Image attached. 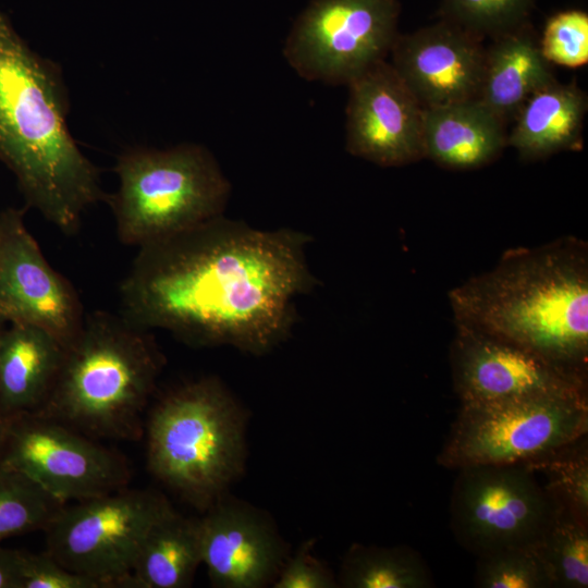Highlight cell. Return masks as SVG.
Returning <instances> with one entry per match:
<instances>
[{
  "label": "cell",
  "mask_w": 588,
  "mask_h": 588,
  "mask_svg": "<svg viewBox=\"0 0 588 588\" xmlns=\"http://www.w3.org/2000/svg\"><path fill=\"white\" fill-rule=\"evenodd\" d=\"M24 216L22 208L0 212V322L40 327L66 347L86 313L73 284L44 256Z\"/></svg>",
  "instance_id": "cell-13"
},
{
  "label": "cell",
  "mask_w": 588,
  "mask_h": 588,
  "mask_svg": "<svg viewBox=\"0 0 588 588\" xmlns=\"http://www.w3.org/2000/svg\"><path fill=\"white\" fill-rule=\"evenodd\" d=\"M0 463L68 504L125 488L130 469L118 453L36 413L11 418Z\"/></svg>",
  "instance_id": "cell-11"
},
{
  "label": "cell",
  "mask_w": 588,
  "mask_h": 588,
  "mask_svg": "<svg viewBox=\"0 0 588 588\" xmlns=\"http://www.w3.org/2000/svg\"><path fill=\"white\" fill-rule=\"evenodd\" d=\"M535 548L552 587H588V524L558 506Z\"/></svg>",
  "instance_id": "cell-23"
},
{
  "label": "cell",
  "mask_w": 588,
  "mask_h": 588,
  "mask_svg": "<svg viewBox=\"0 0 588 588\" xmlns=\"http://www.w3.org/2000/svg\"><path fill=\"white\" fill-rule=\"evenodd\" d=\"M220 497L199 518L201 561L220 588H261L275 580L285 543L268 516Z\"/></svg>",
  "instance_id": "cell-16"
},
{
  "label": "cell",
  "mask_w": 588,
  "mask_h": 588,
  "mask_svg": "<svg viewBox=\"0 0 588 588\" xmlns=\"http://www.w3.org/2000/svg\"><path fill=\"white\" fill-rule=\"evenodd\" d=\"M524 465L542 475V486L559 506L588 524L587 436Z\"/></svg>",
  "instance_id": "cell-25"
},
{
  "label": "cell",
  "mask_w": 588,
  "mask_h": 588,
  "mask_svg": "<svg viewBox=\"0 0 588 588\" xmlns=\"http://www.w3.org/2000/svg\"><path fill=\"white\" fill-rule=\"evenodd\" d=\"M65 346L47 330L7 323L0 336V415L34 413L48 397Z\"/></svg>",
  "instance_id": "cell-17"
},
{
  "label": "cell",
  "mask_w": 588,
  "mask_h": 588,
  "mask_svg": "<svg viewBox=\"0 0 588 588\" xmlns=\"http://www.w3.org/2000/svg\"><path fill=\"white\" fill-rule=\"evenodd\" d=\"M454 324L450 364L460 403H497L587 391V375L514 342Z\"/></svg>",
  "instance_id": "cell-12"
},
{
  "label": "cell",
  "mask_w": 588,
  "mask_h": 588,
  "mask_svg": "<svg viewBox=\"0 0 588 588\" xmlns=\"http://www.w3.org/2000/svg\"><path fill=\"white\" fill-rule=\"evenodd\" d=\"M20 588H102L87 576L75 573L49 555L22 551Z\"/></svg>",
  "instance_id": "cell-29"
},
{
  "label": "cell",
  "mask_w": 588,
  "mask_h": 588,
  "mask_svg": "<svg viewBox=\"0 0 588 588\" xmlns=\"http://www.w3.org/2000/svg\"><path fill=\"white\" fill-rule=\"evenodd\" d=\"M64 505L24 474L0 463V542L45 530Z\"/></svg>",
  "instance_id": "cell-24"
},
{
  "label": "cell",
  "mask_w": 588,
  "mask_h": 588,
  "mask_svg": "<svg viewBox=\"0 0 588 588\" xmlns=\"http://www.w3.org/2000/svg\"><path fill=\"white\" fill-rule=\"evenodd\" d=\"M113 171L119 185L107 194L119 241L137 248L222 216L231 185L203 145L127 148Z\"/></svg>",
  "instance_id": "cell-6"
},
{
  "label": "cell",
  "mask_w": 588,
  "mask_h": 588,
  "mask_svg": "<svg viewBox=\"0 0 588 588\" xmlns=\"http://www.w3.org/2000/svg\"><path fill=\"white\" fill-rule=\"evenodd\" d=\"M483 39L442 17L411 34H399L390 54L396 74L426 108L476 100Z\"/></svg>",
  "instance_id": "cell-15"
},
{
  "label": "cell",
  "mask_w": 588,
  "mask_h": 588,
  "mask_svg": "<svg viewBox=\"0 0 588 588\" xmlns=\"http://www.w3.org/2000/svg\"><path fill=\"white\" fill-rule=\"evenodd\" d=\"M479 588H553L535 547H509L477 556Z\"/></svg>",
  "instance_id": "cell-26"
},
{
  "label": "cell",
  "mask_w": 588,
  "mask_h": 588,
  "mask_svg": "<svg viewBox=\"0 0 588 588\" xmlns=\"http://www.w3.org/2000/svg\"><path fill=\"white\" fill-rule=\"evenodd\" d=\"M454 322L587 375L588 244L564 236L503 253L449 292Z\"/></svg>",
  "instance_id": "cell-3"
},
{
  "label": "cell",
  "mask_w": 588,
  "mask_h": 588,
  "mask_svg": "<svg viewBox=\"0 0 588 588\" xmlns=\"http://www.w3.org/2000/svg\"><path fill=\"white\" fill-rule=\"evenodd\" d=\"M201 563L199 518L173 510L148 534L131 574V587H188Z\"/></svg>",
  "instance_id": "cell-21"
},
{
  "label": "cell",
  "mask_w": 588,
  "mask_h": 588,
  "mask_svg": "<svg viewBox=\"0 0 588 588\" xmlns=\"http://www.w3.org/2000/svg\"><path fill=\"white\" fill-rule=\"evenodd\" d=\"M69 110L61 68L33 50L0 10V162L27 207L66 235L107 197L99 169L69 130Z\"/></svg>",
  "instance_id": "cell-2"
},
{
  "label": "cell",
  "mask_w": 588,
  "mask_h": 588,
  "mask_svg": "<svg viewBox=\"0 0 588 588\" xmlns=\"http://www.w3.org/2000/svg\"><path fill=\"white\" fill-rule=\"evenodd\" d=\"M588 393L460 403L437 456L444 468L527 464L586 437Z\"/></svg>",
  "instance_id": "cell-7"
},
{
  "label": "cell",
  "mask_w": 588,
  "mask_h": 588,
  "mask_svg": "<svg viewBox=\"0 0 588 588\" xmlns=\"http://www.w3.org/2000/svg\"><path fill=\"white\" fill-rule=\"evenodd\" d=\"M535 0H442L443 19L485 39L528 22Z\"/></svg>",
  "instance_id": "cell-27"
},
{
  "label": "cell",
  "mask_w": 588,
  "mask_h": 588,
  "mask_svg": "<svg viewBox=\"0 0 588 588\" xmlns=\"http://www.w3.org/2000/svg\"><path fill=\"white\" fill-rule=\"evenodd\" d=\"M307 244L297 231L219 216L138 247L120 283V314L192 345L268 352L290 332L296 299L315 285Z\"/></svg>",
  "instance_id": "cell-1"
},
{
  "label": "cell",
  "mask_w": 588,
  "mask_h": 588,
  "mask_svg": "<svg viewBox=\"0 0 588 588\" xmlns=\"http://www.w3.org/2000/svg\"><path fill=\"white\" fill-rule=\"evenodd\" d=\"M543 57L550 63L577 68L588 61V15L568 10L548 20L539 40Z\"/></svg>",
  "instance_id": "cell-28"
},
{
  "label": "cell",
  "mask_w": 588,
  "mask_h": 588,
  "mask_svg": "<svg viewBox=\"0 0 588 588\" xmlns=\"http://www.w3.org/2000/svg\"><path fill=\"white\" fill-rule=\"evenodd\" d=\"M345 588H430L431 573L420 554L406 546L353 543L338 577Z\"/></svg>",
  "instance_id": "cell-22"
},
{
  "label": "cell",
  "mask_w": 588,
  "mask_h": 588,
  "mask_svg": "<svg viewBox=\"0 0 588 588\" xmlns=\"http://www.w3.org/2000/svg\"><path fill=\"white\" fill-rule=\"evenodd\" d=\"M399 14V0H313L287 36L284 58L307 81L347 85L390 54Z\"/></svg>",
  "instance_id": "cell-10"
},
{
  "label": "cell",
  "mask_w": 588,
  "mask_h": 588,
  "mask_svg": "<svg viewBox=\"0 0 588 588\" xmlns=\"http://www.w3.org/2000/svg\"><path fill=\"white\" fill-rule=\"evenodd\" d=\"M12 417L0 415V458L7 440L8 429Z\"/></svg>",
  "instance_id": "cell-32"
},
{
  "label": "cell",
  "mask_w": 588,
  "mask_h": 588,
  "mask_svg": "<svg viewBox=\"0 0 588 588\" xmlns=\"http://www.w3.org/2000/svg\"><path fill=\"white\" fill-rule=\"evenodd\" d=\"M7 323L0 322V336Z\"/></svg>",
  "instance_id": "cell-33"
},
{
  "label": "cell",
  "mask_w": 588,
  "mask_h": 588,
  "mask_svg": "<svg viewBox=\"0 0 588 588\" xmlns=\"http://www.w3.org/2000/svg\"><path fill=\"white\" fill-rule=\"evenodd\" d=\"M555 81L529 22L491 38L477 99L505 125L537 90Z\"/></svg>",
  "instance_id": "cell-18"
},
{
  "label": "cell",
  "mask_w": 588,
  "mask_h": 588,
  "mask_svg": "<svg viewBox=\"0 0 588 588\" xmlns=\"http://www.w3.org/2000/svg\"><path fill=\"white\" fill-rule=\"evenodd\" d=\"M161 367L149 330L122 314H86L48 397L34 413L89 437L135 440Z\"/></svg>",
  "instance_id": "cell-4"
},
{
  "label": "cell",
  "mask_w": 588,
  "mask_h": 588,
  "mask_svg": "<svg viewBox=\"0 0 588 588\" xmlns=\"http://www.w3.org/2000/svg\"><path fill=\"white\" fill-rule=\"evenodd\" d=\"M21 554L0 544V588H20Z\"/></svg>",
  "instance_id": "cell-31"
},
{
  "label": "cell",
  "mask_w": 588,
  "mask_h": 588,
  "mask_svg": "<svg viewBox=\"0 0 588 588\" xmlns=\"http://www.w3.org/2000/svg\"><path fill=\"white\" fill-rule=\"evenodd\" d=\"M346 149L381 167L424 159V108L396 74L380 61L348 84Z\"/></svg>",
  "instance_id": "cell-14"
},
{
  "label": "cell",
  "mask_w": 588,
  "mask_h": 588,
  "mask_svg": "<svg viewBox=\"0 0 588 588\" xmlns=\"http://www.w3.org/2000/svg\"><path fill=\"white\" fill-rule=\"evenodd\" d=\"M245 448L242 408L213 377L172 390L150 413L148 468L197 509L210 507L240 476Z\"/></svg>",
  "instance_id": "cell-5"
},
{
  "label": "cell",
  "mask_w": 588,
  "mask_h": 588,
  "mask_svg": "<svg viewBox=\"0 0 588 588\" xmlns=\"http://www.w3.org/2000/svg\"><path fill=\"white\" fill-rule=\"evenodd\" d=\"M587 96L576 83L556 79L534 93L513 119L506 144L524 160L581 147Z\"/></svg>",
  "instance_id": "cell-20"
},
{
  "label": "cell",
  "mask_w": 588,
  "mask_h": 588,
  "mask_svg": "<svg viewBox=\"0 0 588 588\" xmlns=\"http://www.w3.org/2000/svg\"><path fill=\"white\" fill-rule=\"evenodd\" d=\"M314 540L305 541L295 555L283 564L273 581L274 588L339 587L333 572L313 555Z\"/></svg>",
  "instance_id": "cell-30"
},
{
  "label": "cell",
  "mask_w": 588,
  "mask_h": 588,
  "mask_svg": "<svg viewBox=\"0 0 588 588\" xmlns=\"http://www.w3.org/2000/svg\"><path fill=\"white\" fill-rule=\"evenodd\" d=\"M173 507L160 493L125 488L64 505L45 528L46 552L105 587H131L138 553Z\"/></svg>",
  "instance_id": "cell-8"
},
{
  "label": "cell",
  "mask_w": 588,
  "mask_h": 588,
  "mask_svg": "<svg viewBox=\"0 0 588 588\" xmlns=\"http://www.w3.org/2000/svg\"><path fill=\"white\" fill-rule=\"evenodd\" d=\"M506 125L478 100L424 109V158L452 170L494 161L507 145Z\"/></svg>",
  "instance_id": "cell-19"
},
{
  "label": "cell",
  "mask_w": 588,
  "mask_h": 588,
  "mask_svg": "<svg viewBox=\"0 0 588 588\" xmlns=\"http://www.w3.org/2000/svg\"><path fill=\"white\" fill-rule=\"evenodd\" d=\"M558 506L524 464L467 466L457 469L450 525L456 541L479 556L535 547Z\"/></svg>",
  "instance_id": "cell-9"
}]
</instances>
